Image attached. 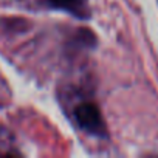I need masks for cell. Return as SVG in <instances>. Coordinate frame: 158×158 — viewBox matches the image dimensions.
Segmentation results:
<instances>
[{"instance_id":"1","label":"cell","mask_w":158,"mask_h":158,"mask_svg":"<svg viewBox=\"0 0 158 158\" xmlns=\"http://www.w3.org/2000/svg\"><path fill=\"white\" fill-rule=\"evenodd\" d=\"M74 116L77 124L84 130L93 135L104 133V123L99 109L93 102H82L74 109Z\"/></svg>"},{"instance_id":"2","label":"cell","mask_w":158,"mask_h":158,"mask_svg":"<svg viewBox=\"0 0 158 158\" xmlns=\"http://www.w3.org/2000/svg\"><path fill=\"white\" fill-rule=\"evenodd\" d=\"M50 2L54 5V6H59V8H67V10H73L79 0H50Z\"/></svg>"}]
</instances>
